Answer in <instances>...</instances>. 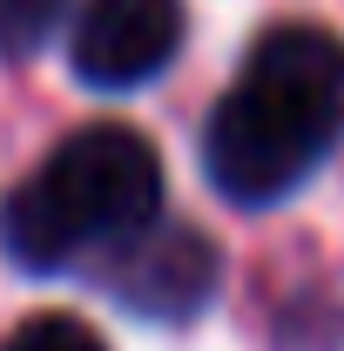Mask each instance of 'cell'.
I'll return each mask as SVG.
<instances>
[{
  "instance_id": "obj_5",
  "label": "cell",
  "mask_w": 344,
  "mask_h": 351,
  "mask_svg": "<svg viewBox=\"0 0 344 351\" xmlns=\"http://www.w3.org/2000/svg\"><path fill=\"white\" fill-rule=\"evenodd\" d=\"M7 351H108V338L75 311H34L27 324H14Z\"/></svg>"
},
{
  "instance_id": "obj_6",
  "label": "cell",
  "mask_w": 344,
  "mask_h": 351,
  "mask_svg": "<svg viewBox=\"0 0 344 351\" xmlns=\"http://www.w3.org/2000/svg\"><path fill=\"white\" fill-rule=\"evenodd\" d=\"M68 0H0V54H34V47L61 27Z\"/></svg>"
},
{
  "instance_id": "obj_3",
  "label": "cell",
  "mask_w": 344,
  "mask_h": 351,
  "mask_svg": "<svg viewBox=\"0 0 344 351\" xmlns=\"http://www.w3.org/2000/svg\"><path fill=\"white\" fill-rule=\"evenodd\" d=\"M216 277H223L216 243L203 230L162 223V217H149L142 230H129L115 243V257H108V291L135 317H156V324H189L216 298Z\"/></svg>"
},
{
  "instance_id": "obj_2",
  "label": "cell",
  "mask_w": 344,
  "mask_h": 351,
  "mask_svg": "<svg viewBox=\"0 0 344 351\" xmlns=\"http://www.w3.org/2000/svg\"><path fill=\"white\" fill-rule=\"evenodd\" d=\"M162 217V156L129 122L75 129L0 203V243L21 270H68L88 250H115Z\"/></svg>"
},
{
  "instance_id": "obj_4",
  "label": "cell",
  "mask_w": 344,
  "mask_h": 351,
  "mask_svg": "<svg viewBox=\"0 0 344 351\" xmlns=\"http://www.w3.org/2000/svg\"><path fill=\"white\" fill-rule=\"evenodd\" d=\"M182 54V0H82L68 61L88 88H142Z\"/></svg>"
},
{
  "instance_id": "obj_1",
  "label": "cell",
  "mask_w": 344,
  "mask_h": 351,
  "mask_svg": "<svg viewBox=\"0 0 344 351\" xmlns=\"http://www.w3.org/2000/svg\"><path fill=\"white\" fill-rule=\"evenodd\" d=\"M338 142H344V41L331 27L284 21L250 47L236 88L210 108L203 169H210L216 196L263 210V203H284Z\"/></svg>"
}]
</instances>
